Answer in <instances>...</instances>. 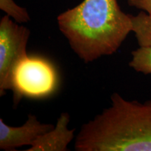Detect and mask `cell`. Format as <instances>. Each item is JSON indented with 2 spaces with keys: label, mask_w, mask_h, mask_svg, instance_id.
<instances>
[{
  "label": "cell",
  "mask_w": 151,
  "mask_h": 151,
  "mask_svg": "<svg viewBox=\"0 0 151 151\" xmlns=\"http://www.w3.org/2000/svg\"><path fill=\"white\" fill-rule=\"evenodd\" d=\"M60 31L85 63L116 53L132 32L131 15L118 0H83L58 15Z\"/></svg>",
  "instance_id": "1"
},
{
  "label": "cell",
  "mask_w": 151,
  "mask_h": 151,
  "mask_svg": "<svg viewBox=\"0 0 151 151\" xmlns=\"http://www.w3.org/2000/svg\"><path fill=\"white\" fill-rule=\"evenodd\" d=\"M111 104L81 126L77 151H151V100L129 101L114 92Z\"/></svg>",
  "instance_id": "2"
},
{
  "label": "cell",
  "mask_w": 151,
  "mask_h": 151,
  "mask_svg": "<svg viewBox=\"0 0 151 151\" xmlns=\"http://www.w3.org/2000/svg\"><path fill=\"white\" fill-rule=\"evenodd\" d=\"M57 86L58 76L52 64L43 58L27 55L17 66L14 74V105L18 106L24 97H48Z\"/></svg>",
  "instance_id": "3"
},
{
  "label": "cell",
  "mask_w": 151,
  "mask_h": 151,
  "mask_svg": "<svg viewBox=\"0 0 151 151\" xmlns=\"http://www.w3.org/2000/svg\"><path fill=\"white\" fill-rule=\"evenodd\" d=\"M30 36L27 27L8 16L0 20V95L13 90L14 74L17 66L27 56V45Z\"/></svg>",
  "instance_id": "4"
},
{
  "label": "cell",
  "mask_w": 151,
  "mask_h": 151,
  "mask_svg": "<svg viewBox=\"0 0 151 151\" xmlns=\"http://www.w3.org/2000/svg\"><path fill=\"white\" fill-rule=\"evenodd\" d=\"M54 127L52 124L41 123L33 114L28 115L27 121L20 127L8 125L0 118V148L15 150L23 146H31L38 138Z\"/></svg>",
  "instance_id": "5"
},
{
  "label": "cell",
  "mask_w": 151,
  "mask_h": 151,
  "mask_svg": "<svg viewBox=\"0 0 151 151\" xmlns=\"http://www.w3.org/2000/svg\"><path fill=\"white\" fill-rule=\"evenodd\" d=\"M70 115L60 114L53 129L41 135L36 140L27 151H66L74 136V129H69Z\"/></svg>",
  "instance_id": "6"
},
{
  "label": "cell",
  "mask_w": 151,
  "mask_h": 151,
  "mask_svg": "<svg viewBox=\"0 0 151 151\" xmlns=\"http://www.w3.org/2000/svg\"><path fill=\"white\" fill-rule=\"evenodd\" d=\"M132 32L139 46L151 47V14L141 11L136 16L131 15Z\"/></svg>",
  "instance_id": "7"
},
{
  "label": "cell",
  "mask_w": 151,
  "mask_h": 151,
  "mask_svg": "<svg viewBox=\"0 0 151 151\" xmlns=\"http://www.w3.org/2000/svg\"><path fill=\"white\" fill-rule=\"evenodd\" d=\"M129 66L137 72L151 74V47L139 46L133 50Z\"/></svg>",
  "instance_id": "8"
},
{
  "label": "cell",
  "mask_w": 151,
  "mask_h": 151,
  "mask_svg": "<svg viewBox=\"0 0 151 151\" xmlns=\"http://www.w3.org/2000/svg\"><path fill=\"white\" fill-rule=\"evenodd\" d=\"M0 9L18 23H26L31 19L27 9L17 4L14 0H0Z\"/></svg>",
  "instance_id": "9"
},
{
  "label": "cell",
  "mask_w": 151,
  "mask_h": 151,
  "mask_svg": "<svg viewBox=\"0 0 151 151\" xmlns=\"http://www.w3.org/2000/svg\"><path fill=\"white\" fill-rule=\"evenodd\" d=\"M130 6L151 14V0H127Z\"/></svg>",
  "instance_id": "10"
}]
</instances>
